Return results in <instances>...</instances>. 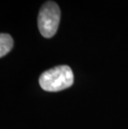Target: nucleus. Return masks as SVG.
<instances>
[{
	"instance_id": "f03ea898",
	"label": "nucleus",
	"mask_w": 128,
	"mask_h": 129,
	"mask_svg": "<svg viewBox=\"0 0 128 129\" xmlns=\"http://www.w3.org/2000/svg\"><path fill=\"white\" fill-rule=\"evenodd\" d=\"M61 18L59 6L53 1H48L40 9L37 25L38 29L44 38L53 37L58 31Z\"/></svg>"
},
{
	"instance_id": "f257e3e1",
	"label": "nucleus",
	"mask_w": 128,
	"mask_h": 129,
	"mask_svg": "<svg viewBox=\"0 0 128 129\" xmlns=\"http://www.w3.org/2000/svg\"><path fill=\"white\" fill-rule=\"evenodd\" d=\"M74 77L71 68L61 65L45 71L39 78L41 87L48 92H58L70 87Z\"/></svg>"
},
{
	"instance_id": "7ed1b4c3",
	"label": "nucleus",
	"mask_w": 128,
	"mask_h": 129,
	"mask_svg": "<svg viewBox=\"0 0 128 129\" xmlns=\"http://www.w3.org/2000/svg\"><path fill=\"white\" fill-rule=\"evenodd\" d=\"M13 47V38L8 34H0V57H4L12 50Z\"/></svg>"
}]
</instances>
